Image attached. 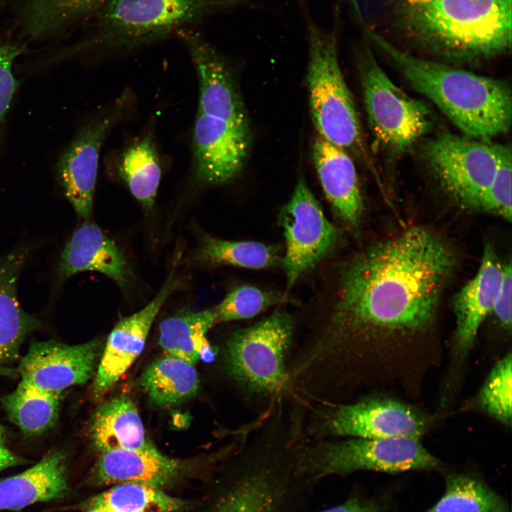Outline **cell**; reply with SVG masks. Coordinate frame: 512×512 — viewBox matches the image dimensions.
I'll use <instances>...</instances> for the list:
<instances>
[{
  "label": "cell",
  "mask_w": 512,
  "mask_h": 512,
  "mask_svg": "<svg viewBox=\"0 0 512 512\" xmlns=\"http://www.w3.org/2000/svg\"><path fill=\"white\" fill-rule=\"evenodd\" d=\"M286 242L282 260L289 292L299 277L324 258L335 246L339 230L324 215L307 186L300 178L290 200L279 215Z\"/></svg>",
  "instance_id": "8fae6325"
},
{
  "label": "cell",
  "mask_w": 512,
  "mask_h": 512,
  "mask_svg": "<svg viewBox=\"0 0 512 512\" xmlns=\"http://www.w3.org/2000/svg\"><path fill=\"white\" fill-rule=\"evenodd\" d=\"M90 437L100 454L116 449H143L153 445L133 401L126 396L113 398L95 411Z\"/></svg>",
  "instance_id": "cb8c5ba5"
},
{
  "label": "cell",
  "mask_w": 512,
  "mask_h": 512,
  "mask_svg": "<svg viewBox=\"0 0 512 512\" xmlns=\"http://www.w3.org/2000/svg\"><path fill=\"white\" fill-rule=\"evenodd\" d=\"M506 145L449 132L424 146L425 159L442 191L465 209L479 210L494 178Z\"/></svg>",
  "instance_id": "30bf717a"
},
{
  "label": "cell",
  "mask_w": 512,
  "mask_h": 512,
  "mask_svg": "<svg viewBox=\"0 0 512 512\" xmlns=\"http://www.w3.org/2000/svg\"><path fill=\"white\" fill-rule=\"evenodd\" d=\"M87 512H118V511L111 509L110 508L104 507V506H88V509H87Z\"/></svg>",
  "instance_id": "ab89813d"
},
{
  "label": "cell",
  "mask_w": 512,
  "mask_h": 512,
  "mask_svg": "<svg viewBox=\"0 0 512 512\" xmlns=\"http://www.w3.org/2000/svg\"><path fill=\"white\" fill-rule=\"evenodd\" d=\"M511 260L503 265L502 278L491 311L501 327L509 332L511 330Z\"/></svg>",
  "instance_id": "8d00e7d4"
},
{
  "label": "cell",
  "mask_w": 512,
  "mask_h": 512,
  "mask_svg": "<svg viewBox=\"0 0 512 512\" xmlns=\"http://www.w3.org/2000/svg\"><path fill=\"white\" fill-rule=\"evenodd\" d=\"M23 463V460L0 444V471Z\"/></svg>",
  "instance_id": "f35d334b"
},
{
  "label": "cell",
  "mask_w": 512,
  "mask_h": 512,
  "mask_svg": "<svg viewBox=\"0 0 512 512\" xmlns=\"http://www.w3.org/2000/svg\"><path fill=\"white\" fill-rule=\"evenodd\" d=\"M88 506H104L118 512H177L184 503L160 488L126 482L95 496Z\"/></svg>",
  "instance_id": "f546056e"
},
{
  "label": "cell",
  "mask_w": 512,
  "mask_h": 512,
  "mask_svg": "<svg viewBox=\"0 0 512 512\" xmlns=\"http://www.w3.org/2000/svg\"><path fill=\"white\" fill-rule=\"evenodd\" d=\"M106 0H20L17 20L30 40L50 38L87 23Z\"/></svg>",
  "instance_id": "603a6c76"
},
{
  "label": "cell",
  "mask_w": 512,
  "mask_h": 512,
  "mask_svg": "<svg viewBox=\"0 0 512 512\" xmlns=\"http://www.w3.org/2000/svg\"><path fill=\"white\" fill-rule=\"evenodd\" d=\"M511 150L506 146L491 185L483 196L479 210L511 220Z\"/></svg>",
  "instance_id": "e575fe53"
},
{
  "label": "cell",
  "mask_w": 512,
  "mask_h": 512,
  "mask_svg": "<svg viewBox=\"0 0 512 512\" xmlns=\"http://www.w3.org/2000/svg\"><path fill=\"white\" fill-rule=\"evenodd\" d=\"M503 274V265L490 244H486L476 275L455 295L454 335L455 356L464 357L472 348L479 329L491 313Z\"/></svg>",
  "instance_id": "e0dca14e"
},
{
  "label": "cell",
  "mask_w": 512,
  "mask_h": 512,
  "mask_svg": "<svg viewBox=\"0 0 512 512\" xmlns=\"http://www.w3.org/2000/svg\"><path fill=\"white\" fill-rule=\"evenodd\" d=\"M286 298L284 294L261 290L251 285H242L228 292L213 309L218 323L247 319L272 306L284 302Z\"/></svg>",
  "instance_id": "836d02e7"
},
{
  "label": "cell",
  "mask_w": 512,
  "mask_h": 512,
  "mask_svg": "<svg viewBox=\"0 0 512 512\" xmlns=\"http://www.w3.org/2000/svg\"><path fill=\"white\" fill-rule=\"evenodd\" d=\"M277 247L255 241H230L206 236L197 258L210 265L262 269L274 266L281 260Z\"/></svg>",
  "instance_id": "4dcf8cb0"
},
{
  "label": "cell",
  "mask_w": 512,
  "mask_h": 512,
  "mask_svg": "<svg viewBox=\"0 0 512 512\" xmlns=\"http://www.w3.org/2000/svg\"><path fill=\"white\" fill-rule=\"evenodd\" d=\"M512 357L509 351L494 366L475 398L479 409L506 427L511 426Z\"/></svg>",
  "instance_id": "1f68e13d"
},
{
  "label": "cell",
  "mask_w": 512,
  "mask_h": 512,
  "mask_svg": "<svg viewBox=\"0 0 512 512\" xmlns=\"http://www.w3.org/2000/svg\"><path fill=\"white\" fill-rule=\"evenodd\" d=\"M68 491L66 457L50 452L33 466L0 481V510L16 511L64 496Z\"/></svg>",
  "instance_id": "44dd1931"
},
{
  "label": "cell",
  "mask_w": 512,
  "mask_h": 512,
  "mask_svg": "<svg viewBox=\"0 0 512 512\" xmlns=\"http://www.w3.org/2000/svg\"><path fill=\"white\" fill-rule=\"evenodd\" d=\"M83 271H97L125 287L132 272L127 259L117 245L95 224L85 222L66 243L59 263L63 279Z\"/></svg>",
  "instance_id": "d6986e66"
},
{
  "label": "cell",
  "mask_w": 512,
  "mask_h": 512,
  "mask_svg": "<svg viewBox=\"0 0 512 512\" xmlns=\"http://www.w3.org/2000/svg\"><path fill=\"white\" fill-rule=\"evenodd\" d=\"M306 402L303 432L308 439H420L426 418L399 401L359 397L348 402Z\"/></svg>",
  "instance_id": "9c48e42d"
},
{
  "label": "cell",
  "mask_w": 512,
  "mask_h": 512,
  "mask_svg": "<svg viewBox=\"0 0 512 512\" xmlns=\"http://www.w3.org/2000/svg\"><path fill=\"white\" fill-rule=\"evenodd\" d=\"M100 351L97 341L68 345L55 341H34L18 366L21 382L60 394L93 376Z\"/></svg>",
  "instance_id": "9a60e30c"
},
{
  "label": "cell",
  "mask_w": 512,
  "mask_h": 512,
  "mask_svg": "<svg viewBox=\"0 0 512 512\" xmlns=\"http://www.w3.org/2000/svg\"><path fill=\"white\" fill-rule=\"evenodd\" d=\"M178 262L176 257L165 283L151 302L121 319L109 334L93 380L95 398L112 388L142 353L158 312L178 285L174 277Z\"/></svg>",
  "instance_id": "2e32d148"
},
{
  "label": "cell",
  "mask_w": 512,
  "mask_h": 512,
  "mask_svg": "<svg viewBox=\"0 0 512 512\" xmlns=\"http://www.w3.org/2000/svg\"><path fill=\"white\" fill-rule=\"evenodd\" d=\"M240 9L262 5L253 0H106L87 23L85 33L61 57L132 52Z\"/></svg>",
  "instance_id": "277c9868"
},
{
  "label": "cell",
  "mask_w": 512,
  "mask_h": 512,
  "mask_svg": "<svg viewBox=\"0 0 512 512\" xmlns=\"http://www.w3.org/2000/svg\"><path fill=\"white\" fill-rule=\"evenodd\" d=\"M119 174L134 197L143 206L152 207L161 169L151 136L144 137L124 151L119 161Z\"/></svg>",
  "instance_id": "83f0119b"
},
{
  "label": "cell",
  "mask_w": 512,
  "mask_h": 512,
  "mask_svg": "<svg viewBox=\"0 0 512 512\" xmlns=\"http://www.w3.org/2000/svg\"><path fill=\"white\" fill-rule=\"evenodd\" d=\"M196 179L205 186L233 179L242 170L250 145V129L196 112L193 136Z\"/></svg>",
  "instance_id": "4fadbf2b"
},
{
  "label": "cell",
  "mask_w": 512,
  "mask_h": 512,
  "mask_svg": "<svg viewBox=\"0 0 512 512\" xmlns=\"http://www.w3.org/2000/svg\"><path fill=\"white\" fill-rule=\"evenodd\" d=\"M457 264L453 247L414 225L351 257L331 302L294 335L287 358L292 380L325 400L360 393L376 381L381 357L432 327Z\"/></svg>",
  "instance_id": "6da1fadb"
},
{
  "label": "cell",
  "mask_w": 512,
  "mask_h": 512,
  "mask_svg": "<svg viewBox=\"0 0 512 512\" xmlns=\"http://www.w3.org/2000/svg\"><path fill=\"white\" fill-rule=\"evenodd\" d=\"M208 512H278L276 501L259 480L239 476Z\"/></svg>",
  "instance_id": "d6a6232c"
},
{
  "label": "cell",
  "mask_w": 512,
  "mask_h": 512,
  "mask_svg": "<svg viewBox=\"0 0 512 512\" xmlns=\"http://www.w3.org/2000/svg\"><path fill=\"white\" fill-rule=\"evenodd\" d=\"M127 95L106 113L85 125L63 150L56 173L65 195L78 216L87 220L92 212L100 151L108 132L127 110Z\"/></svg>",
  "instance_id": "7c38bea8"
},
{
  "label": "cell",
  "mask_w": 512,
  "mask_h": 512,
  "mask_svg": "<svg viewBox=\"0 0 512 512\" xmlns=\"http://www.w3.org/2000/svg\"><path fill=\"white\" fill-rule=\"evenodd\" d=\"M187 49L198 80L197 112L249 128L247 112L226 57L198 29L177 36Z\"/></svg>",
  "instance_id": "5bb4252c"
},
{
  "label": "cell",
  "mask_w": 512,
  "mask_h": 512,
  "mask_svg": "<svg viewBox=\"0 0 512 512\" xmlns=\"http://www.w3.org/2000/svg\"><path fill=\"white\" fill-rule=\"evenodd\" d=\"M4 431L3 428L0 426V444H4Z\"/></svg>",
  "instance_id": "60d3db41"
},
{
  "label": "cell",
  "mask_w": 512,
  "mask_h": 512,
  "mask_svg": "<svg viewBox=\"0 0 512 512\" xmlns=\"http://www.w3.org/2000/svg\"><path fill=\"white\" fill-rule=\"evenodd\" d=\"M374 9L389 31L439 58L474 62L509 51L512 0H350Z\"/></svg>",
  "instance_id": "7a4b0ae2"
},
{
  "label": "cell",
  "mask_w": 512,
  "mask_h": 512,
  "mask_svg": "<svg viewBox=\"0 0 512 512\" xmlns=\"http://www.w3.org/2000/svg\"><path fill=\"white\" fill-rule=\"evenodd\" d=\"M312 157L335 214L347 227L357 230L364 206L356 166L348 152L318 135L314 141Z\"/></svg>",
  "instance_id": "ac0fdd59"
},
{
  "label": "cell",
  "mask_w": 512,
  "mask_h": 512,
  "mask_svg": "<svg viewBox=\"0 0 512 512\" xmlns=\"http://www.w3.org/2000/svg\"><path fill=\"white\" fill-rule=\"evenodd\" d=\"M304 11L309 51L307 87L314 127L323 139L370 161L355 103L338 61L340 6H334L331 28L321 26L306 9Z\"/></svg>",
  "instance_id": "8992f818"
},
{
  "label": "cell",
  "mask_w": 512,
  "mask_h": 512,
  "mask_svg": "<svg viewBox=\"0 0 512 512\" xmlns=\"http://www.w3.org/2000/svg\"><path fill=\"white\" fill-rule=\"evenodd\" d=\"M363 30L411 86L430 100L464 136L490 142L509 132L512 100L506 82L415 56L377 32Z\"/></svg>",
  "instance_id": "3957f363"
},
{
  "label": "cell",
  "mask_w": 512,
  "mask_h": 512,
  "mask_svg": "<svg viewBox=\"0 0 512 512\" xmlns=\"http://www.w3.org/2000/svg\"><path fill=\"white\" fill-rule=\"evenodd\" d=\"M183 463L161 453L153 444L143 449H116L100 454L93 471L100 485L132 482L161 488L182 472Z\"/></svg>",
  "instance_id": "ffe728a7"
},
{
  "label": "cell",
  "mask_w": 512,
  "mask_h": 512,
  "mask_svg": "<svg viewBox=\"0 0 512 512\" xmlns=\"http://www.w3.org/2000/svg\"><path fill=\"white\" fill-rule=\"evenodd\" d=\"M425 512H511L508 503L482 479L466 473L446 477L445 491Z\"/></svg>",
  "instance_id": "4316f807"
},
{
  "label": "cell",
  "mask_w": 512,
  "mask_h": 512,
  "mask_svg": "<svg viewBox=\"0 0 512 512\" xmlns=\"http://www.w3.org/2000/svg\"><path fill=\"white\" fill-rule=\"evenodd\" d=\"M390 505L386 498L363 499L352 496L343 503L321 512H390Z\"/></svg>",
  "instance_id": "74e56055"
},
{
  "label": "cell",
  "mask_w": 512,
  "mask_h": 512,
  "mask_svg": "<svg viewBox=\"0 0 512 512\" xmlns=\"http://www.w3.org/2000/svg\"><path fill=\"white\" fill-rule=\"evenodd\" d=\"M216 324L213 308L202 311L181 310L160 324L159 341L166 354L195 365L199 359L210 361L216 351L211 349L206 334Z\"/></svg>",
  "instance_id": "d4e9b609"
},
{
  "label": "cell",
  "mask_w": 512,
  "mask_h": 512,
  "mask_svg": "<svg viewBox=\"0 0 512 512\" xmlns=\"http://www.w3.org/2000/svg\"><path fill=\"white\" fill-rule=\"evenodd\" d=\"M21 53V48L0 42V137L5 117L20 86V81L12 72V66Z\"/></svg>",
  "instance_id": "d590c367"
},
{
  "label": "cell",
  "mask_w": 512,
  "mask_h": 512,
  "mask_svg": "<svg viewBox=\"0 0 512 512\" xmlns=\"http://www.w3.org/2000/svg\"><path fill=\"white\" fill-rule=\"evenodd\" d=\"M199 383L194 365L167 354L148 366L139 378V385L151 401L164 407L193 397Z\"/></svg>",
  "instance_id": "484cf974"
},
{
  "label": "cell",
  "mask_w": 512,
  "mask_h": 512,
  "mask_svg": "<svg viewBox=\"0 0 512 512\" xmlns=\"http://www.w3.org/2000/svg\"><path fill=\"white\" fill-rule=\"evenodd\" d=\"M357 61L365 109L376 144L391 156H401L432 129V113L391 80L367 45L358 49Z\"/></svg>",
  "instance_id": "ba28073f"
},
{
  "label": "cell",
  "mask_w": 512,
  "mask_h": 512,
  "mask_svg": "<svg viewBox=\"0 0 512 512\" xmlns=\"http://www.w3.org/2000/svg\"><path fill=\"white\" fill-rule=\"evenodd\" d=\"M441 465L420 439L412 437L311 439L304 435L296 447L298 475L312 479L358 471L434 470Z\"/></svg>",
  "instance_id": "52a82bcc"
},
{
  "label": "cell",
  "mask_w": 512,
  "mask_h": 512,
  "mask_svg": "<svg viewBox=\"0 0 512 512\" xmlns=\"http://www.w3.org/2000/svg\"><path fill=\"white\" fill-rule=\"evenodd\" d=\"M60 394L38 390L23 382L2 398L10 418L22 431L29 434L43 432L55 422Z\"/></svg>",
  "instance_id": "f1b7e54d"
},
{
  "label": "cell",
  "mask_w": 512,
  "mask_h": 512,
  "mask_svg": "<svg viewBox=\"0 0 512 512\" xmlns=\"http://www.w3.org/2000/svg\"><path fill=\"white\" fill-rule=\"evenodd\" d=\"M28 250L20 247L0 257V367L11 361L26 335L38 321L25 312L17 296V284Z\"/></svg>",
  "instance_id": "7402d4cb"
},
{
  "label": "cell",
  "mask_w": 512,
  "mask_h": 512,
  "mask_svg": "<svg viewBox=\"0 0 512 512\" xmlns=\"http://www.w3.org/2000/svg\"><path fill=\"white\" fill-rule=\"evenodd\" d=\"M295 324L289 313L277 309L252 325L233 330L226 339L225 373L245 405L259 414L277 398L293 394L287 361Z\"/></svg>",
  "instance_id": "5b68a950"
}]
</instances>
